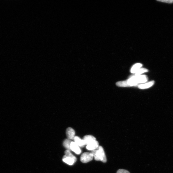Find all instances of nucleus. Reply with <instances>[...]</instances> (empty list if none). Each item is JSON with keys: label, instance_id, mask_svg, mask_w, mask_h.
I'll use <instances>...</instances> for the list:
<instances>
[{"label": "nucleus", "instance_id": "7", "mask_svg": "<svg viewBox=\"0 0 173 173\" xmlns=\"http://www.w3.org/2000/svg\"><path fill=\"white\" fill-rule=\"evenodd\" d=\"M71 150L78 155L80 154L82 152L79 146L73 141L71 143Z\"/></svg>", "mask_w": 173, "mask_h": 173}, {"label": "nucleus", "instance_id": "13", "mask_svg": "<svg viewBox=\"0 0 173 173\" xmlns=\"http://www.w3.org/2000/svg\"><path fill=\"white\" fill-rule=\"evenodd\" d=\"M148 71V70L147 69L141 68L138 70L135 73V74L134 75L136 76H138L140 75V74L143 73L147 72Z\"/></svg>", "mask_w": 173, "mask_h": 173}, {"label": "nucleus", "instance_id": "11", "mask_svg": "<svg viewBox=\"0 0 173 173\" xmlns=\"http://www.w3.org/2000/svg\"><path fill=\"white\" fill-rule=\"evenodd\" d=\"M154 81H152L149 82L144 84H140L139 85L138 87L140 89H147L152 86L154 84Z\"/></svg>", "mask_w": 173, "mask_h": 173}, {"label": "nucleus", "instance_id": "15", "mask_svg": "<svg viewBox=\"0 0 173 173\" xmlns=\"http://www.w3.org/2000/svg\"><path fill=\"white\" fill-rule=\"evenodd\" d=\"M117 173H130L127 170L120 169L119 170Z\"/></svg>", "mask_w": 173, "mask_h": 173}, {"label": "nucleus", "instance_id": "9", "mask_svg": "<svg viewBox=\"0 0 173 173\" xmlns=\"http://www.w3.org/2000/svg\"><path fill=\"white\" fill-rule=\"evenodd\" d=\"M74 140V142L79 147L83 148L85 146L82 139H81L80 137L78 136H75Z\"/></svg>", "mask_w": 173, "mask_h": 173}, {"label": "nucleus", "instance_id": "14", "mask_svg": "<svg viewBox=\"0 0 173 173\" xmlns=\"http://www.w3.org/2000/svg\"><path fill=\"white\" fill-rule=\"evenodd\" d=\"M64 153L65 155L74 159L75 162L76 161V158L72 154L70 150H66L65 151Z\"/></svg>", "mask_w": 173, "mask_h": 173}, {"label": "nucleus", "instance_id": "2", "mask_svg": "<svg viewBox=\"0 0 173 173\" xmlns=\"http://www.w3.org/2000/svg\"><path fill=\"white\" fill-rule=\"evenodd\" d=\"M95 160L97 161H101L103 163H106L107 158L103 148L99 146L97 149L91 151Z\"/></svg>", "mask_w": 173, "mask_h": 173}, {"label": "nucleus", "instance_id": "5", "mask_svg": "<svg viewBox=\"0 0 173 173\" xmlns=\"http://www.w3.org/2000/svg\"><path fill=\"white\" fill-rule=\"evenodd\" d=\"M75 133L74 129L72 128L69 127L66 129V135L68 139L74 140L75 137Z\"/></svg>", "mask_w": 173, "mask_h": 173}, {"label": "nucleus", "instance_id": "8", "mask_svg": "<svg viewBox=\"0 0 173 173\" xmlns=\"http://www.w3.org/2000/svg\"><path fill=\"white\" fill-rule=\"evenodd\" d=\"M62 160L64 163L70 166L72 165L76 162L74 159L65 155L63 156Z\"/></svg>", "mask_w": 173, "mask_h": 173}, {"label": "nucleus", "instance_id": "6", "mask_svg": "<svg viewBox=\"0 0 173 173\" xmlns=\"http://www.w3.org/2000/svg\"><path fill=\"white\" fill-rule=\"evenodd\" d=\"M82 140L85 145H87L92 142L96 140V139L95 137L92 135H86L83 137Z\"/></svg>", "mask_w": 173, "mask_h": 173}, {"label": "nucleus", "instance_id": "3", "mask_svg": "<svg viewBox=\"0 0 173 173\" xmlns=\"http://www.w3.org/2000/svg\"><path fill=\"white\" fill-rule=\"evenodd\" d=\"M93 156L91 153L85 152L82 154L80 157V160L84 163H86L93 160Z\"/></svg>", "mask_w": 173, "mask_h": 173}, {"label": "nucleus", "instance_id": "16", "mask_svg": "<svg viewBox=\"0 0 173 173\" xmlns=\"http://www.w3.org/2000/svg\"><path fill=\"white\" fill-rule=\"evenodd\" d=\"M160 1L166 3L171 4L173 3V0H163V1Z\"/></svg>", "mask_w": 173, "mask_h": 173}, {"label": "nucleus", "instance_id": "10", "mask_svg": "<svg viewBox=\"0 0 173 173\" xmlns=\"http://www.w3.org/2000/svg\"><path fill=\"white\" fill-rule=\"evenodd\" d=\"M72 142L71 140L68 139H65L63 142L64 147L67 150H71V144Z\"/></svg>", "mask_w": 173, "mask_h": 173}, {"label": "nucleus", "instance_id": "4", "mask_svg": "<svg viewBox=\"0 0 173 173\" xmlns=\"http://www.w3.org/2000/svg\"><path fill=\"white\" fill-rule=\"evenodd\" d=\"M99 146L98 142L95 140L86 145V148L89 150L92 151L97 149Z\"/></svg>", "mask_w": 173, "mask_h": 173}, {"label": "nucleus", "instance_id": "1", "mask_svg": "<svg viewBox=\"0 0 173 173\" xmlns=\"http://www.w3.org/2000/svg\"><path fill=\"white\" fill-rule=\"evenodd\" d=\"M148 78L146 75L138 76L133 75L127 80L120 81L116 83V85L120 87H128L137 85L139 83H145L148 80Z\"/></svg>", "mask_w": 173, "mask_h": 173}, {"label": "nucleus", "instance_id": "12", "mask_svg": "<svg viewBox=\"0 0 173 173\" xmlns=\"http://www.w3.org/2000/svg\"><path fill=\"white\" fill-rule=\"evenodd\" d=\"M142 66V64L140 63H137L135 64L131 69V73L133 74L135 73L138 70L141 68Z\"/></svg>", "mask_w": 173, "mask_h": 173}]
</instances>
